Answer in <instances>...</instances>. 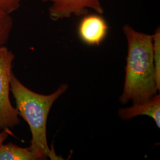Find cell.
<instances>
[{
    "instance_id": "10",
    "label": "cell",
    "mask_w": 160,
    "mask_h": 160,
    "mask_svg": "<svg viewBox=\"0 0 160 160\" xmlns=\"http://www.w3.org/2000/svg\"><path fill=\"white\" fill-rule=\"evenodd\" d=\"M23 0H0V7L8 14L16 12Z\"/></svg>"
},
{
    "instance_id": "8",
    "label": "cell",
    "mask_w": 160,
    "mask_h": 160,
    "mask_svg": "<svg viewBox=\"0 0 160 160\" xmlns=\"http://www.w3.org/2000/svg\"><path fill=\"white\" fill-rule=\"evenodd\" d=\"M13 20L11 14L0 7V47L5 46L10 38Z\"/></svg>"
},
{
    "instance_id": "6",
    "label": "cell",
    "mask_w": 160,
    "mask_h": 160,
    "mask_svg": "<svg viewBox=\"0 0 160 160\" xmlns=\"http://www.w3.org/2000/svg\"><path fill=\"white\" fill-rule=\"evenodd\" d=\"M119 115L123 120H129L139 115L148 116L154 120L157 126L160 128V94L155 95L151 99L143 103L135 104L131 108L120 109Z\"/></svg>"
},
{
    "instance_id": "3",
    "label": "cell",
    "mask_w": 160,
    "mask_h": 160,
    "mask_svg": "<svg viewBox=\"0 0 160 160\" xmlns=\"http://www.w3.org/2000/svg\"><path fill=\"white\" fill-rule=\"evenodd\" d=\"M15 55L5 46L0 47V128L9 130L17 126L20 120L17 109L10 99L12 65Z\"/></svg>"
},
{
    "instance_id": "1",
    "label": "cell",
    "mask_w": 160,
    "mask_h": 160,
    "mask_svg": "<svg viewBox=\"0 0 160 160\" xmlns=\"http://www.w3.org/2000/svg\"><path fill=\"white\" fill-rule=\"evenodd\" d=\"M128 42L126 75L120 102L135 104L151 99L158 92L155 81L153 35L141 33L129 24L123 27Z\"/></svg>"
},
{
    "instance_id": "9",
    "label": "cell",
    "mask_w": 160,
    "mask_h": 160,
    "mask_svg": "<svg viewBox=\"0 0 160 160\" xmlns=\"http://www.w3.org/2000/svg\"><path fill=\"white\" fill-rule=\"evenodd\" d=\"M153 35V58L155 69V81L158 91L160 89V30L156 29Z\"/></svg>"
},
{
    "instance_id": "7",
    "label": "cell",
    "mask_w": 160,
    "mask_h": 160,
    "mask_svg": "<svg viewBox=\"0 0 160 160\" xmlns=\"http://www.w3.org/2000/svg\"><path fill=\"white\" fill-rule=\"evenodd\" d=\"M39 152L30 148H22L12 143L0 146V160H46Z\"/></svg>"
},
{
    "instance_id": "4",
    "label": "cell",
    "mask_w": 160,
    "mask_h": 160,
    "mask_svg": "<svg viewBox=\"0 0 160 160\" xmlns=\"http://www.w3.org/2000/svg\"><path fill=\"white\" fill-rule=\"evenodd\" d=\"M49 2V16L53 21L68 18L72 16H83L89 10L103 15L104 9L102 0H41Z\"/></svg>"
},
{
    "instance_id": "5",
    "label": "cell",
    "mask_w": 160,
    "mask_h": 160,
    "mask_svg": "<svg viewBox=\"0 0 160 160\" xmlns=\"http://www.w3.org/2000/svg\"><path fill=\"white\" fill-rule=\"evenodd\" d=\"M109 26L102 14L95 12L83 16L78 26V36L88 46H100L106 38Z\"/></svg>"
},
{
    "instance_id": "2",
    "label": "cell",
    "mask_w": 160,
    "mask_h": 160,
    "mask_svg": "<svg viewBox=\"0 0 160 160\" xmlns=\"http://www.w3.org/2000/svg\"><path fill=\"white\" fill-rule=\"evenodd\" d=\"M68 88L62 84L57 91L49 95H42L29 90L12 73L10 90L15 99L18 116L29 125L32 138L30 148L51 160H62L48 146L46 123L53 104Z\"/></svg>"
},
{
    "instance_id": "11",
    "label": "cell",
    "mask_w": 160,
    "mask_h": 160,
    "mask_svg": "<svg viewBox=\"0 0 160 160\" xmlns=\"http://www.w3.org/2000/svg\"><path fill=\"white\" fill-rule=\"evenodd\" d=\"M2 129L0 128V146L4 143V142L6 140V139L8 137V135L9 134V133H10V132L9 131V130H4L3 129V131H2Z\"/></svg>"
}]
</instances>
